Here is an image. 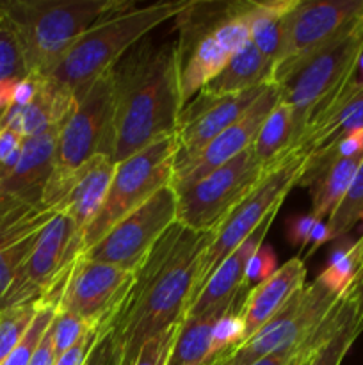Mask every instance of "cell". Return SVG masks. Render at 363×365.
Masks as SVG:
<instances>
[{
    "label": "cell",
    "mask_w": 363,
    "mask_h": 365,
    "mask_svg": "<svg viewBox=\"0 0 363 365\" xmlns=\"http://www.w3.org/2000/svg\"><path fill=\"white\" fill-rule=\"evenodd\" d=\"M214 235L174 221L135 271L134 285L112 324L123 346L121 365H134L149 339L184 319L196 267Z\"/></svg>",
    "instance_id": "1"
},
{
    "label": "cell",
    "mask_w": 363,
    "mask_h": 365,
    "mask_svg": "<svg viewBox=\"0 0 363 365\" xmlns=\"http://www.w3.org/2000/svg\"><path fill=\"white\" fill-rule=\"evenodd\" d=\"M114 93V163L164 135L177 134L184 109L177 45L139 41L110 70Z\"/></svg>",
    "instance_id": "2"
},
{
    "label": "cell",
    "mask_w": 363,
    "mask_h": 365,
    "mask_svg": "<svg viewBox=\"0 0 363 365\" xmlns=\"http://www.w3.org/2000/svg\"><path fill=\"white\" fill-rule=\"evenodd\" d=\"M191 2L192 0H174L144 7H134L132 4L103 14L70 46L46 78L77 93L112 70L114 64L142 41L148 32L169 18H177Z\"/></svg>",
    "instance_id": "3"
},
{
    "label": "cell",
    "mask_w": 363,
    "mask_h": 365,
    "mask_svg": "<svg viewBox=\"0 0 363 365\" xmlns=\"http://www.w3.org/2000/svg\"><path fill=\"white\" fill-rule=\"evenodd\" d=\"M4 13L16 29L28 75L46 78L70 46L123 0H6Z\"/></svg>",
    "instance_id": "4"
},
{
    "label": "cell",
    "mask_w": 363,
    "mask_h": 365,
    "mask_svg": "<svg viewBox=\"0 0 363 365\" xmlns=\"http://www.w3.org/2000/svg\"><path fill=\"white\" fill-rule=\"evenodd\" d=\"M98 155H114V93L110 71L75 93L70 116L57 135L53 171L43 205L56 209L82 166Z\"/></svg>",
    "instance_id": "5"
},
{
    "label": "cell",
    "mask_w": 363,
    "mask_h": 365,
    "mask_svg": "<svg viewBox=\"0 0 363 365\" xmlns=\"http://www.w3.org/2000/svg\"><path fill=\"white\" fill-rule=\"evenodd\" d=\"M362 56L363 20L273 78L280 88V100L294 113L298 141L306 123L354 81Z\"/></svg>",
    "instance_id": "6"
},
{
    "label": "cell",
    "mask_w": 363,
    "mask_h": 365,
    "mask_svg": "<svg viewBox=\"0 0 363 365\" xmlns=\"http://www.w3.org/2000/svg\"><path fill=\"white\" fill-rule=\"evenodd\" d=\"M308 157L310 155H306L305 152L294 148L276 163L269 164L255 189L224 217V221L216 230L212 245L205 250L196 267L189 307L199 294V291L205 287L210 274L217 269V266L226 260V257L233 250H237L265 221L267 216L281 209L285 196L290 192L294 185H298Z\"/></svg>",
    "instance_id": "7"
},
{
    "label": "cell",
    "mask_w": 363,
    "mask_h": 365,
    "mask_svg": "<svg viewBox=\"0 0 363 365\" xmlns=\"http://www.w3.org/2000/svg\"><path fill=\"white\" fill-rule=\"evenodd\" d=\"M178 150V135H164L128 159L116 163L105 203L82 234L84 252L96 245L117 221L171 184Z\"/></svg>",
    "instance_id": "8"
},
{
    "label": "cell",
    "mask_w": 363,
    "mask_h": 365,
    "mask_svg": "<svg viewBox=\"0 0 363 365\" xmlns=\"http://www.w3.org/2000/svg\"><path fill=\"white\" fill-rule=\"evenodd\" d=\"M253 146L224 166L177 192V221L196 232H216L224 217L255 189L265 173Z\"/></svg>",
    "instance_id": "9"
},
{
    "label": "cell",
    "mask_w": 363,
    "mask_h": 365,
    "mask_svg": "<svg viewBox=\"0 0 363 365\" xmlns=\"http://www.w3.org/2000/svg\"><path fill=\"white\" fill-rule=\"evenodd\" d=\"M338 299L340 296L331 292L319 278H315L251 339L217 356L209 365H251L270 353L298 348L315 331Z\"/></svg>",
    "instance_id": "10"
},
{
    "label": "cell",
    "mask_w": 363,
    "mask_h": 365,
    "mask_svg": "<svg viewBox=\"0 0 363 365\" xmlns=\"http://www.w3.org/2000/svg\"><path fill=\"white\" fill-rule=\"evenodd\" d=\"M82 252V232L71 217L57 214L45 225L31 255L0 298V310L38 302L50 287L68 280Z\"/></svg>",
    "instance_id": "11"
},
{
    "label": "cell",
    "mask_w": 363,
    "mask_h": 365,
    "mask_svg": "<svg viewBox=\"0 0 363 365\" xmlns=\"http://www.w3.org/2000/svg\"><path fill=\"white\" fill-rule=\"evenodd\" d=\"M177 192L171 185H166L144 205L117 221L82 257L135 273L157 241L177 221Z\"/></svg>",
    "instance_id": "12"
},
{
    "label": "cell",
    "mask_w": 363,
    "mask_h": 365,
    "mask_svg": "<svg viewBox=\"0 0 363 365\" xmlns=\"http://www.w3.org/2000/svg\"><path fill=\"white\" fill-rule=\"evenodd\" d=\"M134 278L132 271L93 262L80 255L71 269L57 310L73 314L91 328L107 330L123 309Z\"/></svg>",
    "instance_id": "13"
},
{
    "label": "cell",
    "mask_w": 363,
    "mask_h": 365,
    "mask_svg": "<svg viewBox=\"0 0 363 365\" xmlns=\"http://www.w3.org/2000/svg\"><path fill=\"white\" fill-rule=\"evenodd\" d=\"M363 20V0H298L287 18V38L278 73L312 56Z\"/></svg>",
    "instance_id": "14"
},
{
    "label": "cell",
    "mask_w": 363,
    "mask_h": 365,
    "mask_svg": "<svg viewBox=\"0 0 363 365\" xmlns=\"http://www.w3.org/2000/svg\"><path fill=\"white\" fill-rule=\"evenodd\" d=\"M278 102H280V88L276 84H269V88L260 95V98L249 107L248 113L237 123L221 132L196 155L184 160H174L171 187L174 191L189 187L251 148L263 121L267 120Z\"/></svg>",
    "instance_id": "15"
},
{
    "label": "cell",
    "mask_w": 363,
    "mask_h": 365,
    "mask_svg": "<svg viewBox=\"0 0 363 365\" xmlns=\"http://www.w3.org/2000/svg\"><path fill=\"white\" fill-rule=\"evenodd\" d=\"M267 88L269 84L223 96L198 93L196 100H192L189 106H184L178 118L177 135L180 141V150L177 160L196 155L221 132L237 123Z\"/></svg>",
    "instance_id": "16"
},
{
    "label": "cell",
    "mask_w": 363,
    "mask_h": 365,
    "mask_svg": "<svg viewBox=\"0 0 363 365\" xmlns=\"http://www.w3.org/2000/svg\"><path fill=\"white\" fill-rule=\"evenodd\" d=\"M278 212L280 210L267 216L265 221L237 250H233L226 257V260L217 266V269L210 274L209 282L196 296L184 317H199L206 312H230L242 305L244 302L242 292L244 289H248L246 267L256 250L263 245V239L269 234V228L273 227V221L276 220Z\"/></svg>",
    "instance_id": "17"
},
{
    "label": "cell",
    "mask_w": 363,
    "mask_h": 365,
    "mask_svg": "<svg viewBox=\"0 0 363 365\" xmlns=\"http://www.w3.org/2000/svg\"><path fill=\"white\" fill-rule=\"evenodd\" d=\"M57 214L50 207L0 196V298L31 255L45 225Z\"/></svg>",
    "instance_id": "18"
},
{
    "label": "cell",
    "mask_w": 363,
    "mask_h": 365,
    "mask_svg": "<svg viewBox=\"0 0 363 365\" xmlns=\"http://www.w3.org/2000/svg\"><path fill=\"white\" fill-rule=\"evenodd\" d=\"M356 130H363V82H349L306 123L295 148L313 155Z\"/></svg>",
    "instance_id": "19"
},
{
    "label": "cell",
    "mask_w": 363,
    "mask_h": 365,
    "mask_svg": "<svg viewBox=\"0 0 363 365\" xmlns=\"http://www.w3.org/2000/svg\"><path fill=\"white\" fill-rule=\"evenodd\" d=\"M305 262L299 257H294L278 267L267 280L253 285L241 307V316L244 319V342L265 327L278 312H281L283 307L305 289Z\"/></svg>",
    "instance_id": "20"
},
{
    "label": "cell",
    "mask_w": 363,
    "mask_h": 365,
    "mask_svg": "<svg viewBox=\"0 0 363 365\" xmlns=\"http://www.w3.org/2000/svg\"><path fill=\"white\" fill-rule=\"evenodd\" d=\"M59 130L60 128H52L45 134L25 139L16 168L0 182V196H9L31 205H43V195L53 171Z\"/></svg>",
    "instance_id": "21"
},
{
    "label": "cell",
    "mask_w": 363,
    "mask_h": 365,
    "mask_svg": "<svg viewBox=\"0 0 363 365\" xmlns=\"http://www.w3.org/2000/svg\"><path fill=\"white\" fill-rule=\"evenodd\" d=\"M75 103V93L50 78H43L38 96L27 106H11L0 116V128L20 134L23 139L60 128L70 116Z\"/></svg>",
    "instance_id": "22"
},
{
    "label": "cell",
    "mask_w": 363,
    "mask_h": 365,
    "mask_svg": "<svg viewBox=\"0 0 363 365\" xmlns=\"http://www.w3.org/2000/svg\"><path fill=\"white\" fill-rule=\"evenodd\" d=\"M114 170H116V163L110 157L98 155L89 160L77 171L66 196L56 207L57 212L71 217L75 227L82 234L105 203Z\"/></svg>",
    "instance_id": "23"
},
{
    "label": "cell",
    "mask_w": 363,
    "mask_h": 365,
    "mask_svg": "<svg viewBox=\"0 0 363 365\" xmlns=\"http://www.w3.org/2000/svg\"><path fill=\"white\" fill-rule=\"evenodd\" d=\"M362 159L363 153H358L317 166H305L298 185L308 187L312 192V214L317 220L330 217L340 205L351 187Z\"/></svg>",
    "instance_id": "24"
},
{
    "label": "cell",
    "mask_w": 363,
    "mask_h": 365,
    "mask_svg": "<svg viewBox=\"0 0 363 365\" xmlns=\"http://www.w3.org/2000/svg\"><path fill=\"white\" fill-rule=\"evenodd\" d=\"M274 63L263 57L251 41L238 48L226 66L199 93L210 96L233 95L260 86L273 84Z\"/></svg>",
    "instance_id": "25"
},
{
    "label": "cell",
    "mask_w": 363,
    "mask_h": 365,
    "mask_svg": "<svg viewBox=\"0 0 363 365\" xmlns=\"http://www.w3.org/2000/svg\"><path fill=\"white\" fill-rule=\"evenodd\" d=\"M298 0L253 2L249 11V34L258 52L274 64L281 59L287 38V18Z\"/></svg>",
    "instance_id": "26"
},
{
    "label": "cell",
    "mask_w": 363,
    "mask_h": 365,
    "mask_svg": "<svg viewBox=\"0 0 363 365\" xmlns=\"http://www.w3.org/2000/svg\"><path fill=\"white\" fill-rule=\"evenodd\" d=\"M226 314L228 312H206L199 317H184L178 327V334L174 337L167 365L209 364L212 328L216 321Z\"/></svg>",
    "instance_id": "27"
},
{
    "label": "cell",
    "mask_w": 363,
    "mask_h": 365,
    "mask_svg": "<svg viewBox=\"0 0 363 365\" xmlns=\"http://www.w3.org/2000/svg\"><path fill=\"white\" fill-rule=\"evenodd\" d=\"M295 143H298V127H295L294 113L287 103L280 100L263 121L253 143V152L263 166H269L290 153L295 148Z\"/></svg>",
    "instance_id": "28"
},
{
    "label": "cell",
    "mask_w": 363,
    "mask_h": 365,
    "mask_svg": "<svg viewBox=\"0 0 363 365\" xmlns=\"http://www.w3.org/2000/svg\"><path fill=\"white\" fill-rule=\"evenodd\" d=\"M363 267V234L358 241L347 239L335 246L319 280L337 296L345 294Z\"/></svg>",
    "instance_id": "29"
},
{
    "label": "cell",
    "mask_w": 363,
    "mask_h": 365,
    "mask_svg": "<svg viewBox=\"0 0 363 365\" xmlns=\"http://www.w3.org/2000/svg\"><path fill=\"white\" fill-rule=\"evenodd\" d=\"M359 221H363V159L352 178L347 195L344 196L340 205L333 210V214L327 217L331 241L345 237Z\"/></svg>",
    "instance_id": "30"
},
{
    "label": "cell",
    "mask_w": 363,
    "mask_h": 365,
    "mask_svg": "<svg viewBox=\"0 0 363 365\" xmlns=\"http://www.w3.org/2000/svg\"><path fill=\"white\" fill-rule=\"evenodd\" d=\"M28 77L27 61L16 29L0 6V82Z\"/></svg>",
    "instance_id": "31"
},
{
    "label": "cell",
    "mask_w": 363,
    "mask_h": 365,
    "mask_svg": "<svg viewBox=\"0 0 363 365\" xmlns=\"http://www.w3.org/2000/svg\"><path fill=\"white\" fill-rule=\"evenodd\" d=\"M38 312V302L0 310V365L14 351Z\"/></svg>",
    "instance_id": "32"
},
{
    "label": "cell",
    "mask_w": 363,
    "mask_h": 365,
    "mask_svg": "<svg viewBox=\"0 0 363 365\" xmlns=\"http://www.w3.org/2000/svg\"><path fill=\"white\" fill-rule=\"evenodd\" d=\"M57 307L46 305V303L38 302V312H36L34 319H32L31 327H28L27 334L20 341V344L14 348V351L7 356V360L2 365H28L32 356H34L36 349H38L39 342L43 341L48 328L52 327L53 319H56Z\"/></svg>",
    "instance_id": "33"
},
{
    "label": "cell",
    "mask_w": 363,
    "mask_h": 365,
    "mask_svg": "<svg viewBox=\"0 0 363 365\" xmlns=\"http://www.w3.org/2000/svg\"><path fill=\"white\" fill-rule=\"evenodd\" d=\"M363 334V310L356 314L342 330H338L322 348L317 349L308 365H340L352 348L356 339Z\"/></svg>",
    "instance_id": "34"
},
{
    "label": "cell",
    "mask_w": 363,
    "mask_h": 365,
    "mask_svg": "<svg viewBox=\"0 0 363 365\" xmlns=\"http://www.w3.org/2000/svg\"><path fill=\"white\" fill-rule=\"evenodd\" d=\"M241 307L219 317L214 324L210 339V362L244 342V319L241 316Z\"/></svg>",
    "instance_id": "35"
},
{
    "label": "cell",
    "mask_w": 363,
    "mask_h": 365,
    "mask_svg": "<svg viewBox=\"0 0 363 365\" xmlns=\"http://www.w3.org/2000/svg\"><path fill=\"white\" fill-rule=\"evenodd\" d=\"M52 328L56 359L63 355V353H66L68 349L73 348V346L91 330V327H89L88 323H84L82 319L75 317L73 314L63 312V310H57Z\"/></svg>",
    "instance_id": "36"
},
{
    "label": "cell",
    "mask_w": 363,
    "mask_h": 365,
    "mask_svg": "<svg viewBox=\"0 0 363 365\" xmlns=\"http://www.w3.org/2000/svg\"><path fill=\"white\" fill-rule=\"evenodd\" d=\"M180 323L167 328L166 331L155 335L153 339H149V341L142 346L141 351H139V356L134 365H167L171 348H173V342L178 334Z\"/></svg>",
    "instance_id": "37"
},
{
    "label": "cell",
    "mask_w": 363,
    "mask_h": 365,
    "mask_svg": "<svg viewBox=\"0 0 363 365\" xmlns=\"http://www.w3.org/2000/svg\"><path fill=\"white\" fill-rule=\"evenodd\" d=\"M121 362H123V346L114 331V327H110L109 330L103 331L84 365H121Z\"/></svg>",
    "instance_id": "38"
},
{
    "label": "cell",
    "mask_w": 363,
    "mask_h": 365,
    "mask_svg": "<svg viewBox=\"0 0 363 365\" xmlns=\"http://www.w3.org/2000/svg\"><path fill=\"white\" fill-rule=\"evenodd\" d=\"M23 141L25 139L16 132L9 128H0V182L16 168Z\"/></svg>",
    "instance_id": "39"
},
{
    "label": "cell",
    "mask_w": 363,
    "mask_h": 365,
    "mask_svg": "<svg viewBox=\"0 0 363 365\" xmlns=\"http://www.w3.org/2000/svg\"><path fill=\"white\" fill-rule=\"evenodd\" d=\"M276 269V253L273 252L270 246L262 245L246 267V285L253 284V282L260 284V282L267 280Z\"/></svg>",
    "instance_id": "40"
},
{
    "label": "cell",
    "mask_w": 363,
    "mask_h": 365,
    "mask_svg": "<svg viewBox=\"0 0 363 365\" xmlns=\"http://www.w3.org/2000/svg\"><path fill=\"white\" fill-rule=\"evenodd\" d=\"M109 330V328H107ZM107 330H98V328H91L77 344L71 349H68L66 353H63L60 356H57L56 364L53 365H84L85 360L91 355L93 348L96 346V342L100 341V337L103 335V331Z\"/></svg>",
    "instance_id": "41"
},
{
    "label": "cell",
    "mask_w": 363,
    "mask_h": 365,
    "mask_svg": "<svg viewBox=\"0 0 363 365\" xmlns=\"http://www.w3.org/2000/svg\"><path fill=\"white\" fill-rule=\"evenodd\" d=\"M315 216L312 212L302 214V216H292L287 220V239L292 246L298 248H305L310 242V235H312L313 227L317 225Z\"/></svg>",
    "instance_id": "42"
},
{
    "label": "cell",
    "mask_w": 363,
    "mask_h": 365,
    "mask_svg": "<svg viewBox=\"0 0 363 365\" xmlns=\"http://www.w3.org/2000/svg\"><path fill=\"white\" fill-rule=\"evenodd\" d=\"M41 81L43 78L34 77V75H28V77L21 78L14 84V91H13V106H27L31 103L32 100L38 96L39 88H41Z\"/></svg>",
    "instance_id": "43"
},
{
    "label": "cell",
    "mask_w": 363,
    "mask_h": 365,
    "mask_svg": "<svg viewBox=\"0 0 363 365\" xmlns=\"http://www.w3.org/2000/svg\"><path fill=\"white\" fill-rule=\"evenodd\" d=\"M56 364V351H53V328L50 327L43 341L39 342L34 356L28 365H53Z\"/></svg>",
    "instance_id": "44"
},
{
    "label": "cell",
    "mask_w": 363,
    "mask_h": 365,
    "mask_svg": "<svg viewBox=\"0 0 363 365\" xmlns=\"http://www.w3.org/2000/svg\"><path fill=\"white\" fill-rule=\"evenodd\" d=\"M302 351H305V344L298 346V348H290V349H283V351L270 353V355L256 360V362H253L251 365H292Z\"/></svg>",
    "instance_id": "45"
},
{
    "label": "cell",
    "mask_w": 363,
    "mask_h": 365,
    "mask_svg": "<svg viewBox=\"0 0 363 365\" xmlns=\"http://www.w3.org/2000/svg\"><path fill=\"white\" fill-rule=\"evenodd\" d=\"M330 241H331V235H330V228H327V221L324 220L317 221V225L312 230V235H310V245H312V248H310L308 257L313 255V252H315L317 248H320L324 242H330Z\"/></svg>",
    "instance_id": "46"
},
{
    "label": "cell",
    "mask_w": 363,
    "mask_h": 365,
    "mask_svg": "<svg viewBox=\"0 0 363 365\" xmlns=\"http://www.w3.org/2000/svg\"><path fill=\"white\" fill-rule=\"evenodd\" d=\"M347 294L351 296V298L354 299V302L363 309V267L359 269L358 277L354 278V282H352L351 287H349Z\"/></svg>",
    "instance_id": "47"
},
{
    "label": "cell",
    "mask_w": 363,
    "mask_h": 365,
    "mask_svg": "<svg viewBox=\"0 0 363 365\" xmlns=\"http://www.w3.org/2000/svg\"><path fill=\"white\" fill-rule=\"evenodd\" d=\"M302 344H305V342H302ZM317 351H312V349L308 348V346L305 344V351L301 353V355L298 356V359H295V362L292 364V365H308L310 364V360H312V356L315 355Z\"/></svg>",
    "instance_id": "48"
},
{
    "label": "cell",
    "mask_w": 363,
    "mask_h": 365,
    "mask_svg": "<svg viewBox=\"0 0 363 365\" xmlns=\"http://www.w3.org/2000/svg\"><path fill=\"white\" fill-rule=\"evenodd\" d=\"M356 78L359 82H363V56L359 57V63H358V70H356Z\"/></svg>",
    "instance_id": "49"
}]
</instances>
